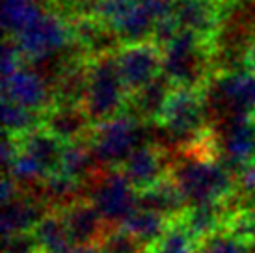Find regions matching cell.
Masks as SVG:
<instances>
[{"instance_id": "cell-15", "label": "cell", "mask_w": 255, "mask_h": 253, "mask_svg": "<svg viewBox=\"0 0 255 253\" xmlns=\"http://www.w3.org/2000/svg\"><path fill=\"white\" fill-rule=\"evenodd\" d=\"M56 212L64 220L73 244H97L110 227L88 197Z\"/></svg>"}, {"instance_id": "cell-17", "label": "cell", "mask_w": 255, "mask_h": 253, "mask_svg": "<svg viewBox=\"0 0 255 253\" xmlns=\"http://www.w3.org/2000/svg\"><path fill=\"white\" fill-rule=\"evenodd\" d=\"M173 88L175 86L171 84L164 75H160L143 88H140L138 92L128 95L127 110L134 114L136 118L142 120L143 123H155L156 125Z\"/></svg>"}, {"instance_id": "cell-20", "label": "cell", "mask_w": 255, "mask_h": 253, "mask_svg": "<svg viewBox=\"0 0 255 253\" xmlns=\"http://www.w3.org/2000/svg\"><path fill=\"white\" fill-rule=\"evenodd\" d=\"M36 196L43 201V205L49 211H62L69 205L77 203L80 199H86L84 194V183H80L77 179L64 175V173H50L43 183L36 186Z\"/></svg>"}, {"instance_id": "cell-10", "label": "cell", "mask_w": 255, "mask_h": 253, "mask_svg": "<svg viewBox=\"0 0 255 253\" xmlns=\"http://www.w3.org/2000/svg\"><path fill=\"white\" fill-rule=\"evenodd\" d=\"M171 162L173 160L168 158V153L162 145L145 141L128 155L120 169L125 173L136 192H143L170 177Z\"/></svg>"}, {"instance_id": "cell-11", "label": "cell", "mask_w": 255, "mask_h": 253, "mask_svg": "<svg viewBox=\"0 0 255 253\" xmlns=\"http://www.w3.org/2000/svg\"><path fill=\"white\" fill-rule=\"evenodd\" d=\"M226 4L220 0H173L171 15L181 30L214 43L224 21Z\"/></svg>"}, {"instance_id": "cell-3", "label": "cell", "mask_w": 255, "mask_h": 253, "mask_svg": "<svg viewBox=\"0 0 255 253\" xmlns=\"http://www.w3.org/2000/svg\"><path fill=\"white\" fill-rule=\"evenodd\" d=\"M127 105L128 92L121 80L116 54L90 58L82 108L93 125L120 116L127 110Z\"/></svg>"}, {"instance_id": "cell-1", "label": "cell", "mask_w": 255, "mask_h": 253, "mask_svg": "<svg viewBox=\"0 0 255 253\" xmlns=\"http://www.w3.org/2000/svg\"><path fill=\"white\" fill-rule=\"evenodd\" d=\"M171 162L170 177L188 205L224 203L237 194V177L211 155L181 153Z\"/></svg>"}, {"instance_id": "cell-7", "label": "cell", "mask_w": 255, "mask_h": 253, "mask_svg": "<svg viewBox=\"0 0 255 253\" xmlns=\"http://www.w3.org/2000/svg\"><path fill=\"white\" fill-rule=\"evenodd\" d=\"M88 199L93 203L103 220L114 227L123 224L125 218L136 209L138 192L120 168L101 169L90 181Z\"/></svg>"}, {"instance_id": "cell-12", "label": "cell", "mask_w": 255, "mask_h": 253, "mask_svg": "<svg viewBox=\"0 0 255 253\" xmlns=\"http://www.w3.org/2000/svg\"><path fill=\"white\" fill-rule=\"evenodd\" d=\"M2 99L43 114L54 103L52 88L41 73L22 65L13 75L2 78Z\"/></svg>"}, {"instance_id": "cell-33", "label": "cell", "mask_w": 255, "mask_h": 253, "mask_svg": "<svg viewBox=\"0 0 255 253\" xmlns=\"http://www.w3.org/2000/svg\"><path fill=\"white\" fill-rule=\"evenodd\" d=\"M220 2H229V0H220Z\"/></svg>"}, {"instance_id": "cell-27", "label": "cell", "mask_w": 255, "mask_h": 253, "mask_svg": "<svg viewBox=\"0 0 255 253\" xmlns=\"http://www.w3.org/2000/svg\"><path fill=\"white\" fill-rule=\"evenodd\" d=\"M198 253H254V248L248 240L235 235L233 231L222 229L199 242Z\"/></svg>"}, {"instance_id": "cell-25", "label": "cell", "mask_w": 255, "mask_h": 253, "mask_svg": "<svg viewBox=\"0 0 255 253\" xmlns=\"http://www.w3.org/2000/svg\"><path fill=\"white\" fill-rule=\"evenodd\" d=\"M199 244L181 220H171L164 235L145 253H198Z\"/></svg>"}, {"instance_id": "cell-34", "label": "cell", "mask_w": 255, "mask_h": 253, "mask_svg": "<svg viewBox=\"0 0 255 253\" xmlns=\"http://www.w3.org/2000/svg\"><path fill=\"white\" fill-rule=\"evenodd\" d=\"M252 2H254V6H255V0H252Z\"/></svg>"}, {"instance_id": "cell-22", "label": "cell", "mask_w": 255, "mask_h": 253, "mask_svg": "<svg viewBox=\"0 0 255 253\" xmlns=\"http://www.w3.org/2000/svg\"><path fill=\"white\" fill-rule=\"evenodd\" d=\"M170 222L171 220H168L166 216L158 214V212L145 211V209L136 207L120 227H123L127 233H130L136 242L140 244L142 252L145 253L156 240L162 237L164 231L168 229Z\"/></svg>"}, {"instance_id": "cell-28", "label": "cell", "mask_w": 255, "mask_h": 253, "mask_svg": "<svg viewBox=\"0 0 255 253\" xmlns=\"http://www.w3.org/2000/svg\"><path fill=\"white\" fill-rule=\"evenodd\" d=\"M97 246H99L101 253H143L134 237L120 225L108 227L97 242Z\"/></svg>"}, {"instance_id": "cell-4", "label": "cell", "mask_w": 255, "mask_h": 253, "mask_svg": "<svg viewBox=\"0 0 255 253\" xmlns=\"http://www.w3.org/2000/svg\"><path fill=\"white\" fill-rule=\"evenodd\" d=\"M143 125L145 123L128 110L121 112L112 120L93 125L88 141L99 168H120L136 147L145 143Z\"/></svg>"}, {"instance_id": "cell-16", "label": "cell", "mask_w": 255, "mask_h": 253, "mask_svg": "<svg viewBox=\"0 0 255 253\" xmlns=\"http://www.w3.org/2000/svg\"><path fill=\"white\" fill-rule=\"evenodd\" d=\"M45 205L36 194H19L9 203L2 205V233L4 239L11 235L32 233L37 222L47 214Z\"/></svg>"}, {"instance_id": "cell-24", "label": "cell", "mask_w": 255, "mask_h": 253, "mask_svg": "<svg viewBox=\"0 0 255 253\" xmlns=\"http://www.w3.org/2000/svg\"><path fill=\"white\" fill-rule=\"evenodd\" d=\"M45 11L39 0H4L2 26L6 37H17Z\"/></svg>"}, {"instance_id": "cell-32", "label": "cell", "mask_w": 255, "mask_h": 253, "mask_svg": "<svg viewBox=\"0 0 255 253\" xmlns=\"http://www.w3.org/2000/svg\"><path fill=\"white\" fill-rule=\"evenodd\" d=\"M246 207H248L250 211H254V212H255V196L248 197V201H246Z\"/></svg>"}, {"instance_id": "cell-23", "label": "cell", "mask_w": 255, "mask_h": 253, "mask_svg": "<svg viewBox=\"0 0 255 253\" xmlns=\"http://www.w3.org/2000/svg\"><path fill=\"white\" fill-rule=\"evenodd\" d=\"M34 237L41 253H67L73 246V240L67 233L60 212L49 211L34 227Z\"/></svg>"}, {"instance_id": "cell-18", "label": "cell", "mask_w": 255, "mask_h": 253, "mask_svg": "<svg viewBox=\"0 0 255 253\" xmlns=\"http://www.w3.org/2000/svg\"><path fill=\"white\" fill-rule=\"evenodd\" d=\"M19 141V151L36 160L45 173H56L60 168L62 153H64V141L58 140L54 134H50L45 126H37L22 136H15Z\"/></svg>"}, {"instance_id": "cell-31", "label": "cell", "mask_w": 255, "mask_h": 253, "mask_svg": "<svg viewBox=\"0 0 255 253\" xmlns=\"http://www.w3.org/2000/svg\"><path fill=\"white\" fill-rule=\"evenodd\" d=\"M67 253H101L97 244H73Z\"/></svg>"}, {"instance_id": "cell-35", "label": "cell", "mask_w": 255, "mask_h": 253, "mask_svg": "<svg viewBox=\"0 0 255 253\" xmlns=\"http://www.w3.org/2000/svg\"><path fill=\"white\" fill-rule=\"evenodd\" d=\"M254 253H255V250H254Z\"/></svg>"}, {"instance_id": "cell-14", "label": "cell", "mask_w": 255, "mask_h": 253, "mask_svg": "<svg viewBox=\"0 0 255 253\" xmlns=\"http://www.w3.org/2000/svg\"><path fill=\"white\" fill-rule=\"evenodd\" d=\"M237 212L241 211H237L227 199L224 203L188 205L179 220L199 244L209 237H213L214 233L226 229Z\"/></svg>"}, {"instance_id": "cell-19", "label": "cell", "mask_w": 255, "mask_h": 253, "mask_svg": "<svg viewBox=\"0 0 255 253\" xmlns=\"http://www.w3.org/2000/svg\"><path fill=\"white\" fill-rule=\"evenodd\" d=\"M136 207L158 212L168 220H177L184 212V209L188 207V203L177 184L171 181V177H168L153 188L138 192Z\"/></svg>"}, {"instance_id": "cell-13", "label": "cell", "mask_w": 255, "mask_h": 253, "mask_svg": "<svg viewBox=\"0 0 255 253\" xmlns=\"http://www.w3.org/2000/svg\"><path fill=\"white\" fill-rule=\"evenodd\" d=\"M64 143L86 140L93 128V121L82 105L75 103H52L43 112V125Z\"/></svg>"}, {"instance_id": "cell-2", "label": "cell", "mask_w": 255, "mask_h": 253, "mask_svg": "<svg viewBox=\"0 0 255 253\" xmlns=\"http://www.w3.org/2000/svg\"><path fill=\"white\" fill-rule=\"evenodd\" d=\"M162 75L175 88L203 92L216 75L214 43L181 30L162 49Z\"/></svg>"}, {"instance_id": "cell-5", "label": "cell", "mask_w": 255, "mask_h": 253, "mask_svg": "<svg viewBox=\"0 0 255 253\" xmlns=\"http://www.w3.org/2000/svg\"><path fill=\"white\" fill-rule=\"evenodd\" d=\"M203 97L214 120L255 118V75L246 69L214 75Z\"/></svg>"}, {"instance_id": "cell-26", "label": "cell", "mask_w": 255, "mask_h": 253, "mask_svg": "<svg viewBox=\"0 0 255 253\" xmlns=\"http://www.w3.org/2000/svg\"><path fill=\"white\" fill-rule=\"evenodd\" d=\"M2 118H4V132L11 136H22L43 125V114L32 112L6 99H2Z\"/></svg>"}, {"instance_id": "cell-6", "label": "cell", "mask_w": 255, "mask_h": 253, "mask_svg": "<svg viewBox=\"0 0 255 253\" xmlns=\"http://www.w3.org/2000/svg\"><path fill=\"white\" fill-rule=\"evenodd\" d=\"M13 39L24 62H45L73 45L71 22L58 11L45 9L28 28Z\"/></svg>"}, {"instance_id": "cell-30", "label": "cell", "mask_w": 255, "mask_h": 253, "mask_svg": "<svg viewBox=\"0 0 255 253\" xmlns=\"http://www.w3.org/2000/svg\"><path fill=\"white\" fill-rule=\"evenodd\" d=\"M244 67L246 71L254 73L255 75V35L252 37L248 49H246V56H244Z\"/></svg>"}, {"instance_id": "cell-21", "label": "cell", "mask_w": 255, "mask_h": 253, "mask_svg": "<svg viewBox=\"0 0 255 253\" xmlns=\"http://www.w3.org/2000/svg\"><path fill=\"white\" fill-rule=\"evenodd\" d=\"M58 171L71 179H77L80 183H90L93 177L99 173L101 168L93 156L88 138L65 143Z\"/></svg>"}, {"instance_id": "cell-9", "label": "cell", "mask_w": 255, "mask_h": 253, "mask_svg": "<svg viewBox=\"0 0 255 253\" xmlns=\"http://www.w3.org/2000/svg\"><path fill=\"white\" fill-rule=\"evenodd\" d=\"M116 62L128 95L162 75V50L153 41L121 45Z\"/></svg>"}, {"instance_id": "cell-29", "label": "cell", "mask_w": 255, "mask_h": 253, "mask_svg": "<svg viewBox=\"0 0 255 253\" xmlns=\"http://www.w3.org/2000/svg\"><path fill=\"white\" fill-rule=\"evenodd\" d=\"M24 63L26 62H24L15 39L13 37H6L4 47H2V78L13 75L15 71L21 69Z\"/></svg>"}, {"instance_id": "cell-8", "label": "cell", "mask_w": 255, "mask_h": 253, "mask_svg": "<svg viewBox=\"0 0 255 253\" xmlns=\"http://www.w3.org/2000/svg\"><path fill=\"white\" fill-rule=\"evenodd\" d=\"M216 134L218 160L233 175L246 164L255 160V118H229L224 120Z\"/></svg>"}]
</instances>
